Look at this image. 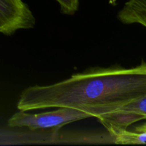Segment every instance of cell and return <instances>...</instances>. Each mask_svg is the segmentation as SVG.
Masks as SVG:
<instances>
[{"label":"cell","instance_id":"obj_1","mask_svg":"<svg viewBox=\"0 0 146 146\" xmlns=\"http://www.w3.org/2000/svg\"><path fill=\"white\" fill-rule=\"evenodd\" d=\"M146 96V62L132 68L94 67L48 86H34L21 92L17 109L71 108L98 118Z\"/></svg>","mask_w":146,"mask_h":146},{"label":"cell","instance_id":"obj_5","mask_svg":"<svg viewBox=\"0 0 146 146\" xmlns=\"http://www.w3.org/2000/svg\"><path fill=\"white\" fill-rule=\"evenodd\" d=\"M125 24H138L146 28V0H128L118 14Z\"/></svg>","mask_w":146,"mask_h":146},{"label":"cell","instance_id":"obj_7","mask_svg":"<svg viewBox=\"0 0 146 146\" xmlns=\"http://www.w3.org/2000/svg\"><path fill=\"white\" fill-rule=\"evenodd\" d=\"M60 5L62 14L66 15H74L78 9L79 0H56Z\"/></svg>","mask_w":146,"mask_h":146},{"label":"cell","instance_id":"obj_2","mask_svg":"<svg viewBox=\"0 0 146 146\" xmlns=\"http://www.w3.org/2000/svg\"><path fill=\"white\" fill-rule=\"evenodd\" d=\"M88 118H92V116L83 111L66 107L36 114L19 110L8 120V125L10 128H27L33 131L56 130L66 124Z\"/></svg>","mask_w":146,"mask_h":146},{"label":"cell","instance_id":"obj_8","mask_svg":"<svg viewBox=\"0 0 146 146\" xmlns=\"http://www.w3.org/2000/svg\"><path fill=\"white\" fill-rule=\"evenodd\" d=\"M135 131H138V132H142V131H146V123H145L142 124V125H140L138 126L135 127V129H134Z\"/></svg>","mask_w":146,"mask_h":146},{"label":"cell","instance_id":"obj_6","mask_svg":"<svg viewBox=\"0 0 146 146\" xmlns=\"http://www.w3.org/2000/svg\"><path fill=\"white\" fill-rule=\"evenodd\" d=\"M113 143L123 145H138L146 144V131H128V129H121L109 133Z\"/></svg>","mask_w":146,"mask_h":146},{"label":"cell","instance_id":"obj_4","mask_svg":"<svg viewBox=\"0 0 146 146\" xmlns=\"http://www.w3.org/2000/svg\"><path fill=\"white\" fill-rule=\"evenodd\" d=\"M97 119L108 133L128 127L138 121L146 120V96L131 101Z\"/></svg>","mask_w":146,"mask_h":146},{"label":"cell","instance_id":"obj_3","mask_svg":"<svg viewBox=\"0 0 146 146\" xmlns=\"http://www.w3.org/2000/svg\"><path fill=\"white\" fill-rule=\"evenodd\" d=\"M36 19L22 0H0V33L7 36L34 28Z\"/></svg>","mask_w":146,"mask_h":146}]
</instances>
